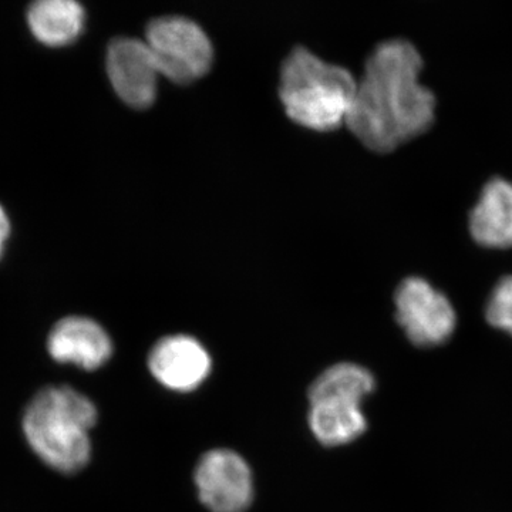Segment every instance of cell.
<instances>
[{
  "label": "cell",
  "mask_w": 512,
  "mask_h": 512,
  "mask_svg": "<svg viewBox=\"0 0 512 512\" xmlns=\"http://www.w3.org/2000/svg\"><path fill=\"white\" fill-rule=\"evenodd\" d=\"M421 67L416 47L400 39L367 59L345 124L370 150L389 153L433 124L436 100L420 83Z\"/></svg>",
  "instance_id": "6da1fadb"
},
{
  "label": "cell",
  "mask_w": 512,
  "mask_h": 512,
  "mask_svg": "<svg viewBox=\"0 0 512 512\" xmlns=\"http://www.w3.org/2000/svg\"><path fill=\"white\" fill-rule=\"evenodd\" d=\"M99 420L96 404L72 386H46L23 412L26 443L47 467L62 474L82 471L92 458L90 431Z\"/></svg>",
  "instance_id": "7a4b0ae2"
},
{
  "label": "cell",
  "mask_w": 512,
  "mask_h": 512,
  "mask_svg": "<svg viewBox=\"0 0 512 512\" xmlns=\"http://www.w3.org/2000/svg\"><path fill=\"white\" fill-rule=\"evenodd\" d=\"M345 67L325 62L305 47H295L281 70L279 96L293 121L318 131L346 123L356 90Z\"/></svg>",
  "instance_id": "3957f363"
},
{
  "label": "cell",
  "mask_w": 512,
  "mask_h": 512,
  "mask_svg": "<svg viewBox=\"0 0 512 512\" xmlns=\"http://www.w3.org/2000/svg\"><path fill=\"white\" fill-rule=\"evenodd\" d=\"M146 43L161 76L185 84L210 70L214 50L201 26L183 16H164L147 26Z\"/></svg>",
  "instance_id": "277c9868"
},
{
  "label": "cell",
  "mask_w": 512,
  "mask_h": 512,
  "mask_svg": "<svg viewBox=\"0 0 512 512\" xmlns=\"http://www.w3.org/2000/svg\"><path fill=\"white\" fill-rule=\"evenodd\" d=\"M397 322L407 338L421 348L441 345L456 329V312L443 293L421 278H409L397 288Z\"/></svg>",
  "instance_id": "5b68a950"
},
{
  "label": "cell",
  "mask_w": 512,
  "mask_h": 512,
  "mask_svg": "<svg viewBox=\"0 0 512 512\" xmlns=\"http://www.w3.org/2000/svg\"><path fill=\"white\" fill-rule=\"evenodd\" d=\"M201 503L211 512H245L254 498L247 461L231 450L208 451L195 470Z\"/></svg>",
  "instance_id": "8992f818"
},
{
  "label": "cell",
  "mask_w": 512,
  "mask_h": 512,
  "mask_svg": "<svg viewBox=\"0 0 512 512\" xmlns=\"http://www.w3.org/2000/svg\"><path fill=\"white\" fill-rule=\"evenodd\" d=\"M106 67L111 86L124 103L134 109L154 103L161 74L146 40L114 39L107 49Z\"/></svg>",
  "instance_id": "52a82bcc"
},
{
  "label": "cell",
  "mask_w": 512,
  "mask_h": 512,
  "mask_svg": "<svg viewBox=\"0 0 512 512\" xmlns=\"http://www.w3.org/2000/svg\"><path fill=\"white\" fill-rule=\"evenodd\" d=\"M47 353L60 365L86 372L100 369L113 356V340L107 330L86 316H66L47 335Z\"/></svg>",
  "instance_id": "ba28073f"
},
{
  "label": "cell",
  "mask_w": 512,
  "mask_h": 512,
  "mask_svg": "<svg viewBox=\"0 0 512 512\" xmlns=\"http://www.w3.org/2000/svg\"><path fill=\"white\" fill-rule=\"evenodd\" d=\"M211 366L207 349L187 335L158 340L148 356V367L158 382L180 393L198 389L210 375Z\"/></svg>",
  "instance_id": "9c48e42d"
},
{
  "label": "cell",
  "mask_w": 512,
  "mask_h": 512,
  "mask_svg": "<svg viewBox=\"0 0 512 512\" xmlns=\"http://www.w3.org/2000/svg\"><path fill=\"white\" fill-rule=\"evenodd\" d=\"M470 231L487 248L512 247V184L490 181L470 215Z\"/></svg>",
  "instance_id": "30bf717a"
},
{
  "label": "cell",
  "mask_w": 512,
  "mask_h": 512,
  "mask_svg": "<svg viewBox=\"0 0 512 512\" xmlns=\"http://www.w3.org/2000/svg\"><path fill=\"white\" fill-rule=\"evenodd\" d=\"M26 19L37 42L63 47L82 35L86 12L74 0H37L29 6Z\"/></svg>",
  "instance_id": "8fae6325"
},
{
  "label": "cell",
  "mask_w": 512,
  "mask_h": 512,
  "mask_svg": "<svg viewBox=\"0 0 512 512\" xmlns=\"http://www.w3.org/2000/svg\"><path fill=\"white\" fill-rule=\"evenodd\" d=\"M309 426L323 446L335 447L352 443L362 436L367 421L362 404L329 402L311 404Z\"/></svg>",
  "instance_id": "7c38bea8"
},
{
  "label": "cell",
  "mask_w": 512,
  "mask_h": 512,
  "mask_svg": "<svg viewBox=\"0 0 512 512\" xmlns=\"http://www.w3.org/2000/svg\"><path fill=\"white\" fill-rule=\"evenodd\" d=\"M375 390V379L365 367L338 363L329 367L309 389L311 404L340 402L362 404Z\"/></svg>",
  "instance_id": "4fadbf2b"
},
{
  "label": "cell",
  "mask_w": 512,
  "mask_h": 512,
  "mask_svg": "<svg viewBox=\"0 0 512 512\" xmlns=\"http://www.w3.org/2000/svg\"><path fill=\"white\" fill-rule=\"evenodd\" d=\"M487 320L494 328L512 335V276L503 279L494 289L487 305Z\"/></svg>",
  "instance_id": "5bb4252c"
},
{
  "label": "cell",
  "mask_w": 512,
  "mask_h": 512,
  "mask_svg": "<svg viewBox=\"0 0 512 512\" xmlns=\"http://www.w3.org/2000/svg\"><path fill=\"white\" fill-rule=\"evenodd\" d=\"M10 229H12V225H10L8 212L0 204V259L5 254L6 244H8L10 237Z\"/></svg>",
  "instance_id": "9a60e30c"
}]
</instances>
